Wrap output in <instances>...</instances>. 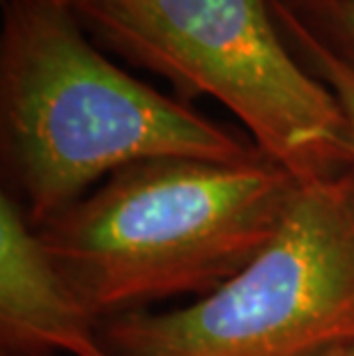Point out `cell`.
I'll return each mask as SVG.
<instances>
[{
	"label": "cell",
	"mask_w": 354,
	"mask_h": 356,
	"mask_svg": "<svg viewBox=\"0 0 354 356\" xmlns=\"http://www.w3.org/2000/svg\"><path fill=\"white\" fill-rule=\"evenodd\" d=\"M5 3H7V0H5Z\"/></svg>",
	"instance_id": "9"
},
{
	"label": "cell",
	"mask_w": 354,
	"mask_h": 356,
	"mask_svg": "<svg viewBox=\"0 0 354 356\" xmlns=\"http://www.w3.org/2000/svg\"><path fill=\"white\" fill-rule=\"evenodd\" d=\"M5 356H7V354H5Z\"/></svg>",
	"instance_id": "10"
},
{
	"label": "cell",
	"mask_w": 354,
	"mask_h": 356,
	"mask_svg": "<svg viewBox=\"0 0 354 356\" xmlns=\"http://www.w3.org/2000/svg\"><path fill=\"white\" fill-rule=\"evenodd\" d=\"M327 356H354V347H341V350L331 352Z\"/></svg>",
	"instance_id": "8"
},
{
	"label": "cell",
	"mask_w": 354,
	"mask_h": 356,
	"mask_svg": "<svg viewBox=\"0 0 354 356\" xmlns=\"http://www.w3.org/2000/svg\"><path fill=\"white\" fill-rule=\"evenodd\" d=\"M272 12L292 53L306 65L313 76H318L336 95L348 120L354 154V63L331 47L285 0H272Z\"/></svg>",
	"instance_id": "6"
},
{
	"label": "cell",
	"mask_w": 354,
	"mask_h": 356,
	"mask_svg": "<svg viewBox=\"0 0 354 356\" xmlns=\"http://www.w3.org/2000/svg\"><path fill=\"white\" fill-rule=\"evenodd\" d=\"M113 356H327L354 347V168L301 181L260 253L166 313L99 324Z\"/></svg>",
	"instance_id": "4"
},
{
	"label": "cell",
	"mask_w": 354,
	"mask_h": 356,
	"mask_svg": "<svg viewBox=\"0 0 354 356\" xmlns=\"http://www.w3.org/2000/svg\"><path fill=\"white\" fill-rule=\"evenodd\" d=\"M97 47L161 76L179 102L212 97L299 181L354 168L336 95L292 53L272 0H63Z\"/></svg>",
	"instance_id": "3"
},
{
	"label": "cell",
	"mask_w": 354,
	"mask_h": 356,
	"mask_svg": "<svg viewBox=\"0 0 354 356\" xmlns=\"http://www.w3.org/2000/svg\"><path fill=\"white\" fill-rule=\"evenodd\" d=\"M301 19L354 63V0H285Z\"/></svg>",
	"instance_id": "7"
},
{
	"label": "cell",
	"mask_w": 354,
	"mask_h": 356,
	"mask_svg": "<svg viewBox=\"0 0 354 356\" xmlns=\"http://www.w3.org/2000/svg\"><path fill=\"white\" fill-rule=\"evenodd\" d=\"M299 184L269 156L152 159L113 172L37 232L102 324L163 299L218 290L274 237Z\"/></svg>",
	"instance_id": "2"
},
{
	"label": "cell",
	"mask_w": 354,
	"mask_h": 356,
	"mask_svg": "<svg viewBox=\"0 0 354 356\" xmlns=\"http://www.w3.org/2000/svg\"><path fill=\"white\" fill-rule=\"evenodd\" d=\"M0 145L12 195L42 228L113 172L152 159L265 154L104 56L63 0H7Z\"/></svg>",
	"instance_id": "1"
},
{
	"label": "cell",
	"mask_w": 354,
	"mask_h": 356,
	"mask_svg": "<svg viewBox=\"0 0 354 356\" xmlns=\"http://www.w3.org/2000/svg\"><path fill=\"white\" fill-rule=\"evenodd\" d=\"M0 340L7 356H113L99 324L44 248L10 191L0 195Z\"/></svg>",
	"instance_id": "5"
}]
</instances>
